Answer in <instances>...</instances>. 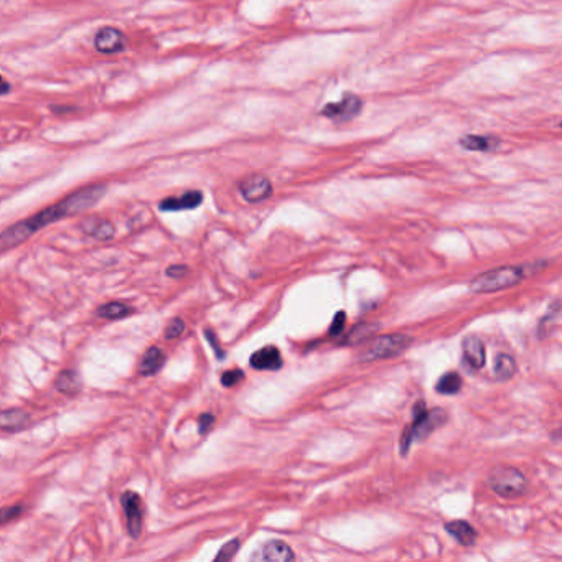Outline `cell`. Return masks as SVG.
I'll list each match as a JSON object with an SVG mask.
<instances>
[{
    "mask_svg": "<svg viewBox=\"0 0 562 562\" xmlns=\"http://www.w3.org/2000/svg\"><path fill=\"white\" fill-rule=\"evenodd\" d=\"M521 279H523V270L513 265H505V268H496L476 275L471 279L470 289L476 294L498 292V290L513 287Z\"/></svg>",
    "mask_w": 562,
    "mask_h": 562,
    "instance_id": "obj_3",
    "label": "cell"
},
{
    "mask_svg": "<svg viewBox=\"0 0 562 562\" xmlns=\"http://www.w3.org/2000/svg\"><path fill=\"white\" fill-rule=\"evenodd\" d=\"M52 111L57 113V114H64V113L76 111V108H71V106H52Z\"/></svg>",
    "mask_w": 562,
    "mask_h": 562,
    "instance_id": "obj_32",
    "label": "cell"
},
{
    "mask_svg": "<svg viewBox=\"0 0 562 562\" xmlns=\"http://www.w3.org/2000/svg\"><path fill=\"white\" fill-rule=\"evenodd\" d=\"M203 202V193L200 190H190L178 197H168L160 202L159 208L162 212H182V210H195Z\"/></svg>",
    "mask_w": 562,
    "mask_h": 562,
    "instance_id": "obj_10",
    "label": "cell"
},
{
    "mask_svg": "<svg viewBox=\"0 0 562 562\" xmlns=\"http://www.w3.org/2000/svg\"><path fill=\"white\" fill-rule=\"evenodd\" d=\"M254 559L287 562V561H294L295 554H294V551L290 549V546L285 544L284 541L273 539V541H269V543L264 544V548L260 549V554L254 556Z\"/></svg>",
    "mask_w": 562,
    "mask_h": 562,
    "instance_id": "obj_13",
    "label": "cell"
},
{
    "mask_svg": "<svg viewBox=\"0 0 562 562\" xmlns=\"http://www.w3.org/2000/svg\"><path fill=\"white\" fill-rule=\"evenodd\" d=\"M2 84H4V88H2V94H4V96H7V94H8V89H10V84H8L7 79H4V83H2Z\"/></svg>",
    "mask_w": 562,
    "mask_h": 562,
    "instance_id": "obj_33",
    "label": "cell"
},
{
    "mask_svg": "<svg viewBox=\"0 0 562 562\" xmlns=\"http://www.w3.org/2000/svg\"><path fill=\"white\" fill-rule=\"evenodd\" d=\"M165 361H167V355L164 353L159 346H150L145 351L139 363V373L142 376H154L157 374L160 369L164 368Z\"/></svg>",
    "mask_w": 562,
    "mask_h": 562,
    "instance_id": "obj_14",
    "label": "cell"
},
{
    "mask_svg": "<svg viewBox=\"0 0 562 562\" xmlns=\"http://www.w3.org/2000/svg\"><path fill=\"white\" fill-rule=\"evenodd\" d=\"M413 340L408 335H383V337H378L371 341L368 348L365 350L361 360L363 361H374V360H386V358H393V356H398L403 353L406 348H409Z\"/></svg>",
    "mask_w": 562,
    "mask_h": 562,
    "instance_id": "obj_5",
    "label": "cell"
},
{
    "mask_svg": "<svg viewBox=\"0 0 562 562\" xmlns=\"http://www.w3.org/2000/svg\"><path fill=\"white\" fill-rule=\"evenodd\" d=\"M214 424V415L213 414H208L205 413L198 418V432L200 434H207L210 429H212V425Z\"/></svg>",
    "mask_w": 562,
    "mask_h": 562,
    "instance_id": "obj_30",
    "label": "cell"
},
{
    "mask_svg": "<svg viewBox=\"0 0 562 562\" xmlns=\"http://www.w3.org/2000/svg\"><path fill=\"white\" fill-rule=\"evenodd\" d=\"M249 363L254 369L259 371H275L282 368V355H280L279 348H275L273 345L259 348L256 353L249 358Z\"/></svg>",
    "mask_w": 562,
    "mask_h": 562,
    "instance_id": "obj_11",
    "label": "cell"
},
{
    "mask_svg": "<svg viewBox=\"0 0 562 562\" xmlns=\"http://www.w3.org/2000/svg\"><path fill=\"white\" fill-rule=\"evenodd\" d=\"M106 190V185H89L86 188H81L78 192L68 195L62 202L42 210V212L33 214V217L12 224L0 236V248H2V251L17 248L18 244H22L23 241H27L30 236H33L38 229L45 228V226L59 222L62 218L74 217V214L86 212V210L94 207L103 198Z\"/></svg>",
    "mask_w": 562,
    "mask_h": 562,
    "instance_id": "obj_1",
    "label": "cell"
},
{
    "mask_svg": "<svg viewBox=\"0 0 562 562\" xmlns=\"http://www.w3.org/2000/svg\"><path fill=\"white\" fill-rule=\"evenodd\" d=\"M488 485L496 495L505 498L520 496L526 488V478L518 469L513 466H496L490 471Z\"/></svg>",
    "mask_w": 562,
    "mask_h": 562,
    "instance_id": "obj_4",
    "label": "cell"
},
{
    "mask_svg": "<svg viewBox=\"0 0 562 562\" xmlns=\"http://www.w3.org/2000/svg\"><path fill=\"white\" fill-rule=\"evenodd\" d=\"M81 386V378L74 369H63L55 379V388L64 394H78Z\"/></svg>",
    "mask_w": 562,
    "mask_h": 562,
    "instance_id": "obj_18",
    "label": "cell"
},
{
    "mask_svg": "<svg viewBox=\"0 0 562 562\" xmlns=\"http://www.w3.org/2000/svg\"><path fill=\"white\" fill-rule=\"evenodd\" d=\"M500 140L490 135H465L464 139H460V145L464 149L469 150H495L498 147Z\"/></svg>",
    "mask_w": 562,
    "mask_h": 562,
    "instance_id": "obj_19",
    "label": "cell"
},
{
    "mask_svg": "<svg viewBox=\"0 0 562 562\" xmlns=\"http://www.w3.org/2000/svg\"><path fill=\"white\" fill-rule=\"evenodd\" d=\"M239 546H241L239 539H231L229 543H226L223 548L219 549V553L214 556V561H231L236 554H238Z\"/></svg>",
    "mask_w": 562,
    "mask_h": 562,
    "instance_id": "obj_24",
    "label": "cell"
},
{
    "mask_svg": "<svg viewBox=\"0 0 562 562\" xmlns=\"http://www.w3.org/2000/svg\"><path fill=\"white\" fill-rule=\"evenodd\" d=\"M461 350H464V356L471 368L478 369L483 368L485 361H486V353H485V345L483 341L476 337H466L461 343Z\"/></svg>",
    "mask_w": 562,
    "mask_h": 562,
    "instance_id": "obj_15",
    "label": "cell"
},
{
    "mask_svg": "<svg viewBox=\"0 0 562 562\" xmlns=\"http://www.w3.org/2000/svg\"><path fill=\"white\" fill-rule=\"evenodd\" d=\"M79 229L89 238H94L98 241H109L114 238L115 228L109 219L98 218V217H88L83 218L79 222Z\"/></svg>",
    "mask_w": 562,
    "mask_h": 562,
    "instance_id": "obj_12",
    "label": "cell"
},
{
    "mask_svg": "<svg viewBox=\"0 0 562 562\" xmlns=\"http://www.w3.org/2000/svg\"><path fill=\"white\" fill-rule=\"evenodd\" d=\"M376 328H378V327H376V325H373V323H360V325H356V327L350 332L348 337H346L345 343L346 345H358L363 340L369 338L371 335L376 332Z\"/></svg>",
    "mask_w": 562,
    "mask_h": 562,
    "instance_id": "obj_23",
    "label": "cell"
},
{
    "mask_svg": "<svg viewBox=\"0 0 562 562\" xmlns=\"http://www.w3.org/2000/svg\"><path fill=\"white\" fill-rule=\"evenodd\" d=\"M516 373V361L511 355H506V353H500L496 356V361H495V376L496 379L500 381H506V379H511Z\"/></svg>",
    "mask_w": 562,
    "mask_h": 562,
    "instance_id": "obj_20",
    "label": "cell"
},
{
    "mask_svg": "<svg viewBox=\"0 0 562 562\" xmlns=\"http://www.w3.org/2000/svg\"><path fill=\"white\" fill-rule=\"evenodd\" d=\"M445 529L449 531L450 536H454V538L464 546H471L476 539V531L474 529V526H471L469 521H464V520L449 521V523L445 524Z\"/></svg>",
    "mask_w": 562,
    "mask_h": 562,
    "instance_id": "obj_17",
    "label": "cell"
},
{
    "mask_svg": "<svg viewBox=\"0 0 562 562\" xmlns=\"http://www.w3.org/2000/svg\"><path fill=\"white\" fill-rule=\"evenodd\" d=\"M345 323H346V314L343 312V310H340V312H337V315H335L333 317V320H332V325H330V328H328V335L332 338H337L338 335L343 332V328H345Z\"/></svg>",
    "mask_w": 562,
    "mask_h": 562,
    "instance_id": "obj_27",
    "label": "cell"
},
{
    "mask_svg": "<svg viewBox=\"0 0 562 562\" xmlns=\"http://www.w3.org/2000/svg\"><path fill=\"white\" fill-rule=\"evenodd\" d=\"M125 43H127V40H125L124 33L114 27H103L98 30L96 37H94V47L99 53L104 55L120 53L125 48Z\"/></svg>",
    "mask_w": 562,
    "mask_h": 562,
    "instance_id": "obj_9",
    "label": "cell"
},
{
    "mask_svg": "<svg viewBox=\"0 0 562 562\" xmlns=\"http://www.w3.org/2000/svg\"><path fill=\"white\" fill-rule=\"evenodd\" d=\"M120 505H122L125 518H127V531L130 538L137 539L142 533V518H144V506L140 496L135 491H125L120 496Z\"/></svg>",
    "mask_w": 562,
    "mask_h": 562,
    "instance_id": "obj_8",
    "label": "cell"
},
{
    "mask_svg": "<svg viewBox=\"0 0 562 562\" xmlns=\"http://www.w3.org/2000/svg\"><path fill=\"white\" fill-rule=\"evenodd\" d=\"M185 327H187V325H185V322H183L182 319H178V317L173 319L172 322L167 325V328H165V338H167V340L178 338L180 335L185 332Z\"/></svg>",
    "mask_w": 562,
    "mask_h": 562,
    "instance_id": "obj_26",
    "label": "cell"
},
{
    "mask_svg": "<svg viewBox=\"0 0 562 562\" xmlns=\"http://www.w3.org/2000/svg\"><path fill=\"white\" fill-rule=\"evenodd\" d=\"M205 337H207V340H208V343L213 346V350H214V353H217V358H219V360H223L224 356H226V353L223 351V348H222V345H219V341H218V337H217V333L213 332V330H210V328H207L205 330Z\"/></svg>",
    "mask_w": 562,
    "mask_h": 562,
    "instance_id": "obj_28",
    "label": "cell"
},
{
    "mask_svg": "<svg viewBox=\"0 0 562 562\" xmlns=\"http://www.w3.org/2000/svg\"><path fill=\"white\" fill-rule=\"evenodd\" d=\"M445 411L432 409L428 411L424 408V403H419L414 408V423L409 428H406L403 437H401V454H408L411 444L414 440H423L434 432L439 425L445 423Z\"/></svg>",
    "mask_w": 562,
    "mask_h": 562,
    "instance_id": "obj_2",
    "label": "cell"
},
{
    "mask_svg": "<svg viewBox=\"0 0 562 562\" xmlns=\"http://www.w3.org/2000/svg\"><path fill=\"white\" fill-rule=\"evenodd\" d=\"M30 423V415L23 409H5L0 414V429L5 432H20Z\"/></svg>",
    "mask_w": 562,
    "mask_h": 562,
    "instance_id": "obj_16",
    "label": "cell"
},
{
    "mask_svg": "<svg viewBox=\"0 0 562 562\" xmlns=\"http://www.w3.org/2000/svg\"><path fill=\"white\" fill-rule=\"evenodd\" d=\"M361 108H363L361 98L356 96V94L345 93L340 101L325 104L322 115L332 119L333 122H348V120L355 119L361 113Z\"/></svg>",
    "mask_w": 562,
    "mask_h": 562,
    "instance_id": "obj_6",
    "label": "cell"
},
{
    "mask_svg": "<svg viewBox=\"0 0 562 562\" xmlns=\"http://www.w3.org/2000/svg\"><path fill=\"white\" fill-rule=\"evenodd\" d=\"M238 188L248 203H260L273 195V183L263 173L248 175L241 180Z\"/></svg>",
    "mask_w": 562,
    "mask_h": 562,
    "instance_id": "obj_7",
    "label": "cell"
},
{
    "mask_svg": "<svg viewBox=\"0 0 562 562\" xmlns=\"http://www.w3.org/2000/svg\"><path fill=\"white\" fill-rule=\"evenodd\" d=\"M243 379H244V371L239 368L224 371V373L222 374V384L224 386V388H233V386L241 383Z\"/></svg>",
    "mask_w": 562,
    "mask_h": 562,
    "instance_id": "obj_25",
    "label": "cell"
},
{
    "mask_svg": "<svg viewBox=\"0 0 562 562\" xmlns=\"http://www.w3.org/2000/svg\"><path fill=\"white\" fill-rule=\"evenodd\" d=\"M22 511H23V506H20V505L7 506V508H4L2 510V518H0V520H2V524H7L8 521L18 518V516L22 515Z\"/></svg>",
    "mask_w": 562,
    "mask_h": 562,
    "instance_id": "obj_29",
    "label": "cell"
},
{
    "mask_svg": "<svg viewBox=\"0 0 562 562\" xmlns=\"http://www.w3.org/2000/svg\"><path fill=\"white\" fill-rule=\"evenodd\" d=\"M187 273H188V268L183 264H175V265H170V268H167V275L172 279H182Z\"/></svg>",
    "mask_w": 562,
    "mask_h": 562,
    "instance_id": "obj_31",
    "label": "cell"
},
{
    "mask_svg": "<svg viewBox=\"0 0 562 562\" xmlns=\"http://www.w3.org/2000/svg\"><path fill=\"white\" fill-rule=\"evenodd\" d=\"M132 314V307L124 302H109V304H104L101 307L98 309V315L101 319H108V320H117V319H124L127 317V315Z\"/></svg>",
    "mask_w": 562,
    "mask_h": 562,
    "instance_id": "obj_21",
    "label": "cell"
},
{
    "mask_svg": "<svg viewBox=\"0 0 562 562\" xmlns=\"http://www.w3.org/2000/svg\"><path fill=\"white\" fill-rule=\"evenodd\" d=\"M461 378L457 373H445L435 384V391L440 394H457L461 389Z\"/></svg>",
    "mask_w": 562,
    "mask_h": 562,
    "instance_id": "obj_22",
    "label": "cell"
}]
</instances>
